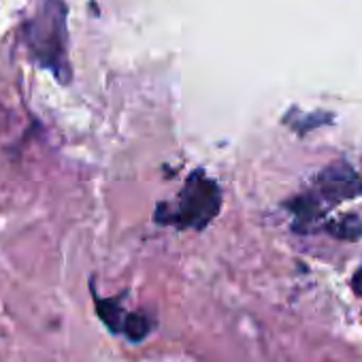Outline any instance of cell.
Listing matches in <instances>:
<instances>
[{
	"instance_id": "obj_7",
	"label": "cell",
	"mask_w": 362,
	"mask_h": 362,
	"mask_svg": "<svg viewBox=\"0 0 362 362\" xmlns=\"http://www.w3.org/2000/svg\"><path fill=\"white\" fill-rule=\"evenodd\" d=\"M351 288H354V292L362 298V267L354 273V277H351Z\"/></svg>"
},
{
	"instance_id": "obj_6",
	"label": "cell",
	"mask_w": 362,
	"mask_h": 362,
	"mask_svg": "<svg viewBox=\"0 0 362 362\" xmlns=\"http://www.w3.org/2000/svg\"><path fill=\"white\" fill-rule=\"evenodd\" d=\"M153 328V322L145 315V313H128L126 322H124V334L130 341H143Z\"/></svg>"
},
{
	"instance_id": "obj_2",
	"label": "cell",
	"mask_w": 362,
	"mask_h": 362,
	"mask_svg": "<svg viewBox=\"0 0 362 362\" xmlns=\"http://www.w3.org/2000/svg\"><path fill=\"white\" fill-rule=\"evenodd\" d=\"M64 39V5L60 0H47L43 11L28 24V47L43 66L66 83L71 69L66 62Z\"/></svg>"
},
{
	"instance_id": "obj_3",
	"label": "cell",
	"mask_w": 362,
	"mask_h": 362,
	"mask_svg": "<svg viewBox=\"0 0 362 362\" xmlns=\"http://www.w3.org/2000/svg\"><path fill=\"white\" fill-rule=\"evenodd\" d=\"M311 194L326 205L349 201L362 194V175H358L345 160H337L320 170L315 177V192Z\"/></svg>"
},
{
	"instance_id": "obj_4",
	"label": "cell",
	"mask_w": 362,
	"mask_h": 362,
	"mask_svg": "<svg viewBox=\"0 0 362 362\" xmlns=\"http://www.w3.org/2000/svg\"><path fill=\"white\" fill-rule=\"evenodd\" d=\"M94 303H96V313H98V317L109 326V330L122 332V330H124L126 315H124L119 303H117L115 298H98V296H94Z\"/></svg>"
},
{
	"instance_id": "obj_1",
	"label": "cell",
	"mask_w": 362,
	"mask_h": 362,
	"mask_svg": "<svg viewBox=\"0 0 362 362\" xmlns=\"http://www.w3.org/2000/svg\"><path fill=\"white\" fill-rule=\"evenodd\" d=\"M222 205V192L214 179H209L203 170H197L188 177L184 190L179 194L177 207H168L166 203L158 205L153 220L160 224H175L179 228H205L218 214Z\"/></svg>"
},
{
	"instance_id": "obj_5",
	"label": "cell",
	"mask_w": 362,
	"mask_h": 362,
	"mask_svg": "<svg viewBox=\"0 0 362 362\" xmlns=\"http://www.w3.org/2000/svg\"><path fill=\"white\" fill-rule=\"evenodd\" d=\"M326 230L330 237L341 241H356L362 235V222L356 216H343L330 224H326Z\"/></svg>"
}]
</instances>
